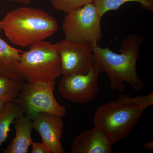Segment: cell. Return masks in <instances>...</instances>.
<instances>
[{
  "mask_svg": "<svg viewBox=\"0 0 153 153\" xmlns=\"http://www.w3.org/2000/svg\"><path fill=\"white\" fill-rule=\"evenodd\" d=\"M33 128L38 132L42 143L52 153H64L61 143L64 123L62 117L40 113L33 119Z\"/></svg>",
  "mask_w": 153,
  "mask_h": 153,
  "instance_id": "obj_9",
  "label": "cell"
},
{
  "mask_svg": "<svg viewBox=\"0 0 153 153\" xmlns=\"http://www.w3.org/2000/svg\"><path fill=\"white\" fill-rule=\"evenodd\" d=\"M31 153H52L47 147L41 143H32Z\"/></svg>",
  "mask_w": 153,
  "mask_h": 153,
  "instance_id": "obj_18",
  "label": "cell"
},
{
  "mask_svg": "<svg viewBox=\"0 0 153 153\" xmlns=\"http://www.w3.org/2000/svg\"><path fill=\"white\" fill-rule=\"evenodd\" d=\"M6 102H5L4 101V100H2L1 99H0V111L3 108L4 105L5 104Z\"/></svg>",
  "mask_w": 153,
  "mask_h": 153,
  "instance_id": "obj_21",
  "label": "cell"
},
{
  "mask_svg": "<svg viewBox=\"0 0 153 153\" xmlns=\"http://www.w3.org/2000/svg\"><path fill=\"white\" fill-rule=\"evenodd\" d=\"M101 19L92 3L66 14L62 24L65 39L90 47L98 45L102 38Z\"/></svg>",
  "mask_w": 153,
  "mask_h": 153,
  "instance_id": "obj_5",
  "label": "cell"
},
{
  "mask_svg": "<svg viewBox=\"0 0 153 153\" xmlns=\"http://www.w3.org/2000/svg\"><path fill=\"white\" fill-rule=\"evenodd\" d=\"M114 144L109 136L94 126L74 138L71 145L72 153H112Z\"/></svg>",
  "mask_w": 153,
  "mask_h": 153,
  "instance_id": "obj_10",
  "label": "cell"
},
{
  "mask_svg": "<svg viewBox=\"0 0 153 153\" xmlns=\"http://www.w3.org/2000/svg\"><path fill=\"white\" fill-rule=\"evenodd\" d=\"M16 135L4 150V153H27L33 141V120L26 115L17 117L14 122Z\"/></svg>",
  "mask_w": 153,
  "mask_h": 153,
  "instance_id": "obj_12",
  "label": "cell"
},
{
  "mask_svg": "<svg viewBox=\"0 0 153 153\" xmlns=\"http://www.w3.org/2000/svg\"><path fill=\"white\" fill-rule=\"evenodd\" d=\"M56 81L24 83L19 96L13 102L24 108L26 115L33 119L40 113H47L63 117L66 108L59 104L54 95Z\"/></svg>",
  "mask_w": 153,
  "mask_h": 153,
  "instance_id": "obj_6",
  "label": "cell"
},
{
  "mask_svg": "<svg viewBox=\"0 0 153 153\" xmlns=\"http://www.w3.org/2000/svg\"><path fill=\"white\" fill-rule=\"evenodd\" d=\"M149 1H150L152 2H153V0H149Z\"/></svg>",
  "mask_w": 153,
  "mask_h": 153,
  "instance_id": "obj_23",
  "label": "cell"
},
{
  "mask_svg": "<svg viewBox=\"0 0 153 153\" xmlns=\"http://www.w3.org/2000/svg\"><path fill=\"white\" fill-rule=\"evenodd\" d=\"M20 68L30 82H50L61 75V60L56 44L42 41L22 52Z\"/></svg>",
  "mask_w": 153,
  "mask_h": 153,
  "instance_id": "obj_4",
  "label": "cell"
},
{
  "mask_svg": "<svg viewBox=\"0 0 153 153\" xmlns=\"http://www.w3.org/2000/svg\"><path fill=\"white\" fill-rule=\"evenodd\" d=\"M25 114L24 108L14 102H7L0 111V148L8 137L10 127L17 117Z\"/></svg>",
  "mask_w": 153,
  "mask_h": 153,
  "instance_id": "obj_13",
  "label": "cell"
},
{
  "mask_svg": "<svg viewBox=\"0 0 153 153\" xmlns=\"http://www.w3.org/2000/svg\"><path fill=\"white\" fill-rule=\"evenodd\" d=\"M22 52L10 46L0 35V74L16 81L24 82L25 79L20 68Z\"/></svg>",
  "mask_w": 153,
  "mask_h": 153,
  "instance_id": "obj_11",
  "label": "cell"
},
{
  "mask_svg": "<svg viewBox=\"0 0 153 153\" xmlns=\"http://www.w3.org/2000/svg\"><path fill=\"white\" fill-rule=\"evenodd\" d=\"M116 100L120 104L144 105L148 108L153 105V93L152 92L147 95H137L134 97L121 94Z\"/></svg>",
  "mask_w": 153,
  "mask_h": 153,
  "instance_id": "obj_17",
  "label": "cell"
},
{
  "mask_svg": "<svg viewBox=\"0 0 153 153\" xmlns=\"http://www.w3.org/2000/svg\"><path fill=\"white\" fill-rule=\"evenodd\" d=\"M16 2L22 4L29 5L32 1V0H8Z\"/></svg>",
  "mask_w": 153,
  "mask_h": 153,
  "instance_id": "obj_20",
  "label": "cell"
},
{
  "mask_svg": "<svg viewBox=\"0 0 153 153\" xmlns=\"http://www.w3.org/2000/svg\"><path fill=\"white\" fill-rule=\"evenodd\" d=\"M143 147L146 149L152 150L153 149V142L152 141L147 142L143 145Z\"/></svg>",
  "mask_w": 153,
  "mask_h": 153,
  "instance_id": "obj_19",
  "label": "cell"
},
{
  "mask_svg": "<svg viewBox=\"0 0 153 153\" xmlns=\"http://www.w3.org/2000/svg\"><path fill=\"white\" fill-rule=\"evenodd\" d=\"M147 108L144 105L122 104L111 100L97 108L93 123L106 133L114 144L131 133Z\"/></svg>",
  "mask_w": 153,
  "mask_h": 153,
  "instance_id": "obj_3",
  "label": "cell"
},
{
  "mask_svg": "<svg viewBox=\"0 0 153 153\" xmlns=\"http://www.w3.org/2000/svg\"><path fill=\"white\" fill-rule=\"evenodd\" d=\"M92 1L93 0H51L54 8L66 14L92 3Z\"/></svg>",
  "mask_w": 153,
  "mask_h": 153,
  "instance_id": "obj_16",
  "label": "cell"
},
{
  "mask_svg": "<svg viewBox=\"0 0 153 153\" xmlns=\"http://www.w3.org/2000/svg\"><path fill=\"white\" fill-rule=\"evenodd\" d=\"M128 2L139 3L144 8L151 11L153 10V3L149 0H93L92 3L95 6L100 16L102 18L107 12L117 10Z\"/></svg>",
  "mask_w": 153,
  "mask_h": 153,
  "instance_id": "obj_14",
  "label": "cell"
},
{
  "mask_svg": "<svg viewBox=\"0 0 153 153\" xmlns=\"http://www.w3.org/2000/svg\"><path fill=\"white\" fill-rule=\"evenodd\" d=\"M24 84L0 74V99L6 103L13 102L19 96Z\"/></svg>",
  "mask_w": 153,
  "mask_h": 153,
  "instance_id": "obj_15",
  "label": "cell"
},
{
  "mask_svg": "<svg viewBox=\"0 0 153 153\" xmlns=\"http://www.w3.org/2000/svg\"><path fill=\"white\" fill-rule=\"evenodd\" d=\"M0 22L9 41L21 47L44 41L58 28L57 21L46 11L26 7L10 11Z\"/></svg>",
  "mask_w": 153,
  "mask_h": 153,
  "instance_id": "obj_2",
  "label": "cell"
},
{
  "mask_svg": "<svg viewBox=\"0 0 153 153\" xmlns=\"http://www.w3.org/2000/svg\"><path fill=\"white\" fill-rule=\"evenodd\" d=\"M144 40V37L136 34L128 35L121 43L120 54L115 53L108 47L101 48L98 45L90 47L94 63L100 72H105L109 78L111 91L124 92L125 82L137 92L141 91L146 87L136 71L140 47Z\"/></svg>",
  "mask_w": 153,
  "mask_h": 153,
  "instance_id": "obj_1",
  "label": "cell"
},
{
  "mask_svg": "<svg viewBox=\"0 0 153 153\" xmlns=\"http://www.w3.org/2000/svg\"><path fill=\"white\" fill-rule=\"evenodd\" d=\"M60 55L62 76L86 74L94 64L90 46L65 38L56 43Z\"/></svg>",
  "mask_w": 153,
  "mask_h": 153,
  "instance_id": "obj_8",
  "label": "cell"
},
{
  "mask_svg": "<svg viewBox=\"0 0 153 153\" xmlns=\"http://www.w3.org/2000/svg\"><path fill=\"white\" fill-rule=\"evenodd\" d=\"M101 73L94 63L87 73L62 76L58 91L68 101L85 104L92 100L99 91L98 79Z\"/></svg>",
  "mask_w": 153,
  "mask_h": 153,
  "instance_id": "obj_7",
  "label": "cell"
},
{
  "mask_svg": "<svg viewBox=\"0 0 153 153\" xmlns=\"http://www.w3.org/2000/svg\"><path fill=\"white\" fill-rule=\"evenodd\" d=\"M0 30H1V22H0Z\"/></svg>",
  "mask_w": 153,
  "mask_h": 153,
  "instance_id": "obj_22",
  "label": "cell"
}]
</instances>
